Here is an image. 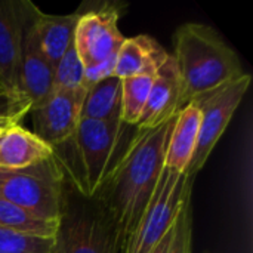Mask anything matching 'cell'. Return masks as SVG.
<instances>
[{"instance_id":"obj_1","label":"cell","mask_w":253,"mask_h":253,"mask_svg":"<svg viewBox=\"0 0 253 253\" xmlns=\"http://www.w3.org/2000/svg\"><path fill=\"white\" fill-rule=\"evenodd\" d=\"M176 114L166 123L141 130L111 179L95 199L105 208L125 252L165 168L166 147Z\"/></svg>"},{"instance_id":"obj_2","label":"cell","mask_w":253,"mask_h":253,"mask_svg":"<svg viewBox=\"0 0 253 253\" xmlns=\"http://www.w3.org/2000/svg\"><path fill=\"white\" fill-rule=\"evenodd\" d=\"M135 125L82 119L74 135L53 147L64 181L84 197H95L111 179L139 136Z\"/></svg>"},{"instance_id":"obj_3","label":"cell","mask_w":253,"mask_h":253,"mask_svg":"<svg viewBox=\"0 0 253 253\" xmlns=\"http://www.w3.org/2000/svg\"><path fill=\"white\" fill-rule=\"evenodd\" d=\"M181 95L178 113L202 95L245 76L239 55L209 25L187 22L173 36Z\"/></svg>"},{"instance_id":"obj_4","label":"cell","mask_w":253,"mask_h":253,"mask_svg":"<svg viewBox=\"0 0 253 253\" xmlns=\"http://www.w3.org/2000/svg\"><path fill=\"white\" fill-rule=\"evenodd\" d=\"M50 253H122L105 208L64 182V194Z\"/></svg>"},{"instance_id":"obj_5","label":"cell","mask_w":253,"mask_h":253,"mask_svg":"<svg viewBox=\"0 0 253 253\" xmlns=\"http://www.w3.org/2000/svg\"><path fill=\"white\" fill-rule=\"evenodd\" d=\"M64 176L53 157L27 169H0V197L43 221L56 222Z\"/></svg>"},{"instance_id":"obj_6","label":"cell","mask_w":253,"mask_h":253,"mask_svg":"<svg viewBox=\"0 0 253 253\" xmlns=\"http://www.w3.org/2000/svg\"><path fill=\"white\" fill-rule=\"evenodd\" d=\"M194 176L163 168L156 190L123 253H150L173 227L185 197L194 190Z\"/></svg>"},{"instance_id":"obj_7","label":"cell","mask_w":253,"mask_h":253,"mask_svg":"<svg viewBox=\"0 0 253 253\" xmlns=\"http://www.w3.org/2000/svg\"><path fill=\"white\" fill-rule=\"evenodd\" d=\"M251 83L252 77L245 74L240 79L193 101V104L200 110V129L196 151L185 175L196 178L203 169L215 145L230 125L237 107L243 101Z\"/></svg>"},{"instance_id":"obj_8","label":"cell","mask_w":253,"mask_h":253,"mask_svg":"<svg viewBox=\"0 0 253 253\" xmlns=\"http://www.w3.org/2000/svg\"><path fill=\"white\" fill-rule=\"evenodd\" d=\"M36 6L28 0H19L21 40L16 71V90L31 104V110L39 108L53 93L55 68L44 56L36 33Z\"/></svg>"},{"instance_id":"obj_9","label":"cell","mask_w":253,"mask_h":253,"mask_svg":"<svg viewBox=\"0 0 253 253\" xmlns=\"http://www.w3.org/2000/svg\"><path fill=\"white\" fill-rule=\"evenodd\" d=\"M119 16L120 10L107 3L96 10L80 13L74 33V46L84 70L117 56L126 40L119 30Z\"/></svg>"},{"instance_id":"obj_10","label":"cell","mask_w":253,"mask_h":253,"mask_svg":"<svg viewBox=\"0 0 253 253\" xmlns=\"http://www.w3.org/2000/svg\"><path fill=\"white\" fill-rule=\"evenodd\" d=\"M84 92L86 89L53 92L44 104L31 110L33 133L52 148L68 141L80 123Z\"/></svg>"},{"instance_id":"obj_11","label":"cell","mask_w":253,"mask_h":253,"mask_svg":"<svg viewBox=\"0 0 253 253\" xmlns=\"http://www.w3.org/2000/svg\"><path fill=\"white\" fill-rule=\"evenodd\" d=\"M181 83L173 55H169L153 77V84L136 123L141 130L154 129L178 114Z\"/></svg>"},{"instance_id":"obj_12","label":"cell","mask_w":253,"mask_h":253,"mask_svg":"<svg viewBox=\"0 0 253 253\" xmlns=\"http://www.w3.org/2000/svg\"><path fill=\"white\" fill-rule=\"evenodd\" d=\"M53 157V148L19 125L0 136V169L19 170Z\"/></svg>"},{"instance_id":"obj_13","label":"cell","mask_w":253,"mask_h":253,"mask_svg":"<svg viewBox=\"0 0 253 253\" xmlns=\"http://www.w3.org/2000/svg\"><path fill=\"white\" fill-rule=\"evenodd\" d=\"M168 56L169 53L147 34L126 39L116 56L114 76L119 79L154 76Z\"/></svg>"},{"instance_id":"obj_14","label":"cell","mask_w":253,"mask_h":253,"mask_svg":"<svg viewBox=\"0 0 253 253\" xmlns=\"http://www.w3.org/2000/svg\"><path fill=\"white\" fill-rule=\"evenodd\" d=\"M200 129V110L191 102L182 108L173 122L165 156V168L185 173L196 151Z\"/></svg>"},{"instance_id":"obj_15","label":"cell","mask_w":253,"mask_h":253,"mask_svg":"<svg viewBox=\"0 0 253 253\" xmlns=\"http://www.w3.org/2000/svg\"><path fill=\"white\" fill-rule=\"evenodd\" d=\"M21 40L19 0H0V79L12 92L16 90V71Z\"/></svg>"},{"instance_id":"obj_16","label":"cell","mask_w":253,"mask_h":253,"mask_svg":"<svg viewBox=\"0 0 253 253\" xmlns=\"http://www.w3.org/2000/svg\"><path fill=\"white\" fill-rule=\"evenodd\" d=\"M79 18L80 12H73L70 15H46L39 7L36 9L34 24L39 43L53 68L74 42Z\"/></svg>"},{"instance_id":"obj_17","label":"cell","mask_w":253,"mask_h":253,"mask_svg":"<svg viewBox=\"0 0 253 253\" xmlns=\"http://www.w3.org/2000/svg\"><path fill=\"white\" fill-rule=\"evenodd\" d=\"M82 119L99 122L122 120V79L111 76L89 84L80 110Z\"/></svg>"},{"instance_id":"obj_18","label":"cell","mask_w":253,"mask_h":253,"mask_svg":"<svg viewBox=\"0 0 253 253\" xmlns=\"http://www.w3.org/2000/svg\"><path fill=\"white\" fill-rule=\"evenodd\" d=\"M56 222L36 218L16 205L0 197V228L52 239L56 230Z\"/></svg>"},{"instance_id":"obj_19","label":"cell","mask_w":253,"mask_h":253,"mask_svg":"<svg viewBox=\"0 0 253 253\" xmlns=\"http://www.w3.org/2000/svg\"><path fill=\"white\" fill-rule=\"evenodd\" d=\"M154 76H135L122 79V122L138 123L145 107Z\"/></svg>"},{"instance_id":"obj_20","label":"cell","mask_w":253,"mask_h":253,"mask_svg":"<svg viewBox=\"0 0 253 253\" xmlns=\"http://www.w3.org/2000/svg\"><path fill=\"white\" fill-rule=\"evenodd\" d=\"M86 89L84 84V65L76 50L74 42L70 44L64 56L55 65L53 73V92H68Z\"/></svg>"},{"instance_id":"obj_21","label":"cell","mask_w":253,"mask_h":253,"mask_svg":"<svg viewBox=\"0 0 253 253\" xmlns=\"http://www.w3.org/2000/svg\"><path fill=\"white\" fill-rule=\"evenodd\" d=\"M52 239L0 228V253H50Z\"/></svg>"},{"instance_id":"obj_22","label":"cell","mask_w":253,"mask_h":253,"mask_svg":"<svg viewBox=\"0 0 253 253\" xmlns=\"http://www.w3.org/2000/svg\"><path fill=\"white\" fill-rule=\"evenodd\" d=\"M31 111L30 101L19 92L0 93V117L22 119Z\"/></svg>"},{"instance_id":"obj_23","label":"cell","mask_w":253,"mask_h":253,"mask_svg":"<svg viewBox=\"0 0 253 253\" xmlns=\"http://www.w3.org/2000/svg\"><path fill=\"white\" fill-rule=\"evenodd\" d=\"M175 230H176V221L173 227L168 231V234L153 248L150 253H173V243H175Z\"/></svg>"},{"instance_id":"obj_24","label":"cell","mask_w":253,"mask_h":253,"mask_svg":"<svg viewBox=\"0 0 253 253\" xmlns=\"http://www.w3.org/2000/svg\"><path fill=\"white\" fill-rule=\"evenodd\" d=\"M21 119H16V117H0V136L12 126L15 125H19Z\"/></svg>"},{"instance_id":"obj_25","label":"cell","mask_w":253,"mask_h":253,"mask_svg":"<svg viewBox=\"0 0 253 253\" xmlns=\"http://www.w3.org/2000/svg\"><path fill=\"white\" fill-rule=\"evenodd\" d=\"M4 92H12V90H9V89L6 87V84L3 83V80L0 79V93H4Z\"/></svg>"},{"instance_id":"obj_26","label":"cell","mask_w":253,"mask_h":253,"mask_svg":"<svg viewBox=\"0 0 253 253\" xmlns=\"http://www.w3.org/2000/svg\"><path fill=\"white\" fill-rule=\"evenodd\" d=\"M206 253H213V252H206Z\"/></svg>"}]
</instances>
